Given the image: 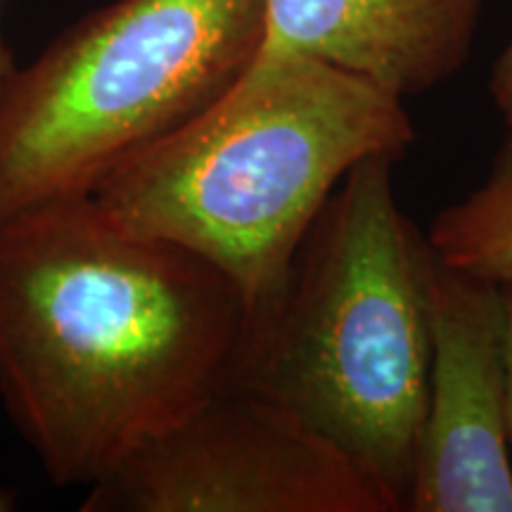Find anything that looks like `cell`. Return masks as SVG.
<instances>
[{"instance_id": "obj_1", "label": "cell", "mask_w": 512, "mask_h": 512, "mask_svg": "<svg viewBox=\"0 0 512 512\" xmlns=\"http://www.w3.org/2000/svg\"><path fill=\"white\" fill-rule=\"evenodd\" d=\"M238 285L93 195L0 216V401L55 486H93L230 380Z\"/></svg>"}, {"instance_id": "obj_2", "label": "cell", "mask_w": 512, "mask_h": 512, "mask_svg": "<svg viewBox=\"0 0 512 512\" xmlns=\"http://www.w3.org/2000/svg\"><path fill=\"white\" fill-rule=\"evenodd\" d=\"M394 164L370 157L332 190L283 287L247 318L226 387L290 411L403 512L427 403L437 254L396 202Z\"/></svg>"}, {"instance_id": "obj_3", "label": "cell", "mask_w": 512, "mask_h": 512, "mask_svg": "<svg viewBox=\"0 0 512 512\" xmlns=\"http://www.w3.org/2000/svg\"><path fill=\"white\" fill-rule=\"evenodd\" d=\"M403 98L306 55H256L209 110L124 159L93 197L124 226L200 254L238 285L247 318L356 164L406 155Z\"/></svg>"}, {"instance_id": "obj_4", "label": "cell", "mask_w": 512, "mask_h": 512, "mask_svg": "<svg viewBox=\"0 0 512 512\" xmlns=\"http://www.w3.org/2000/svg\"><path fill=\"white\" fill-rule=\"evenodd\" d=\"M266 0H114L0 93V216L93 195L221 100L264 46Z\"/></svg>"}, {"instance_id": "obj_5", "label": "cell", "mask_w": 512, "mask_h": 512, "mask_svg": "<svg viewBox=\"0 0 512 512\" xmlns=\"http://www.w3.org/2000/svg\"><path fill=\"white\" fill-rule=\"evenodd\" d=\"M83 512H389L339 448L278 403L221 389L88 486Z\"/></svg>"}, {"instance_id": "obj_6", "label": "cell", "mask_w": 512, "mask_h": 512, "mask_svg": "<svg viewBox=\"0 0 512 512\" xmlns=\"http://www.w3.org/2000/svg\"><path fill=\"white\" fill-rule=\"evenodd\" d=\"M430 328L427 403L406 510L512 512L501 283L434 256Z\"/></svg>"}, {"instance_id": "obj_7", "label": "cell", "mask_w": 512, "mask_h": 512, "mask_svg": "<svg viewBox=\"0 0 512 512\" xmlns=\"http://www.w3.org/2000/svg\"><path fill=\"white\" fill-rule=\"evenodd\" d=\"M491 0H266L259 55H306L413 98L460 74Z\"/></svg>"}, {"instance_id": "obj_8", "label": "cell", "mask_w": 512, "mask_h": 512, "mask_svg": "<svg viewBox=\"0 0 512 512\" xmlns=\"http://www.w3.org/2000/svg\"><path fill=\"white\" fill-rule=\"evenodd\" d=\"M427 240L439 259L484 278H512V133L489 176L430 223Z\"/></svg>"}, {"instance_id": "obj_9", "label": "cell", "mask_w": 512, "mask_h": 512, "mask_svg": "<svg viewBox=\"0 0 512 512\" xmlns=\"http://www.w3.org/2000/svg\"><path fill=\"white\" fill-rule=\"evenodd\" d=\"M489 93L494 100L496 112L501 114L503 124L512 133V41L498 57L489 76Z\"/></svg>"}, {"instance_id": "obj_10", "label": "cell", "mask_w": 512, "mask_h": 512, "mask_svg": "<svg viewBox=\"0 0 512 512\" xmlns=\"http://www.w3.org/2000/svg\"><path fill=\"white\" fill-rule=\"evenodd\" d=\"M505 309V361H508V430L512 446V278L501 283Z\"/></svg>"}, {"instance_id": "obj_11", "label": "cell", "mask_w": 512, "mask_h": 512, "mask_svg": "<svg viewBox=\"0 0 512 512\" xmlns=\"http://www.w3.org/2000/svg\"><path fill=\"white\" fill-rule=\"evenodd\" d=\"M0 8H3V0H0ZM15 72H17L15 57H12V50L8 48V43L3 41V36H0V93L5 91V86H8Z\"/></svg>"}, {"instance_id": "obj_12", "label": "cell", "mask_w": 512, "mask_h": 512, "mask_svg": "<svg viewBox=\"0 0 512 512\" xmlns=\"http://www.w3.org/2000/svg\"><path fill=\"white\" fill-rule=\"evenodd\" d=\"M17 508V494L12 489L0 486V512H10Z\"/></svg>"}]
</instances>
